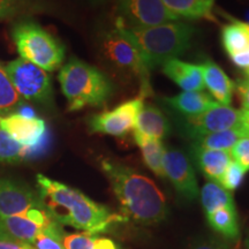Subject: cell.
I'll return each mask as SVG.
<instances>
[{"label":"cell","instance_id":"4316f807","mask_svg":"<svg viewBox=\"0 0 249 249\" xmlns=\"http://www.w3.org/2000/svg\"><path fill=\"white\" fill-rule=\"evenodd\" d=\"M23 104V99L15 90L5 66L0 64V114L12 113Z\"/></svg>","mask_w":249,"mask_h":249},{"label":"cell","instance_id":"3957f363","mask_svg":"<svg viewBox=\"0 0 249 249\" xmlns=\"http://www.w3.org/2000/svg\"><path fill=\"white\" fill-rule=\"evenodd\" d=\"M118 30L138 49L149 70L161 66L165 61L185 53L191 48L196 33L194 26L182 21L138 29Z\"/></svg>","mask_w":249,"mask_h":249},{"label":"cell","instance_id":"ac0fdd59","mask_svg":"<svg viewBox=\"0 0 249 249\" xmlns=\"http://www.w3.org/2000/svg\"><path fill=\"white\" fill-rule=\"evenodd\" d=\"M135 130L161 141L171 133V124L160 108L152 104H143L136 119Z\"/></svg>","mask_w":249,"mask_h":249},{"label":"cell","instance_id":"d6a6232c","mask_svg":"<svg viewBox=\"0 0 249 249\" xmlns=\"http://www.w3.org/2000/svg\"><path fill=\"white\" fill-rule=\"evenodd\" d=\"M234 90L240 99L242 108L245 111H249V79L236 81L234 83Z\"/></svg>","mask_w":249,"mask_h":249},{"label":"cell","instance_id":"30bf717a","mask_svg":"<svg viewBox=\"0 0 249 249\" xmlns=\"http://www.w3.org/2000/svg\"><path fill=\"white\" fill-rule=\"evenodd\" d=\"M144 99L138 96L136 98L118 105L113 110L92 114L88 120V127L91 133L105 135L121 136L135 130L136 119Z\"/></svg>","mask_w":249,"mask_h":249},{"label":"cell","instance_id":"1f68e13d","mask_svg":"<svg viewBox=\"0 0 249 249\" xmlns=\"http://www.w3.org/2000/svg\"><path fill=\"white\" fill-rule=\"evenodd\" d=\"M232 160L238 163L245 171H249V138H241L230 150Z\"/></svg>","mask_w":249,"mask_h":249},{"label":"cell","instance_id":"74e56055","mask_svg":"<svg viewBox=\"0 0 249 249\" xmlns=\"http://www.w3.org/2000/svg\"><path fill=\"white\" fill-rule=\"evenodd\" d=\"M0 242H18L6 232V230L1 224V219H0Z\"/></svg>","mask_w":249,"mask_h":249},{"label":"cell","instance_id":"ba28073f","mask_svg":"<svg viewBox=\"0 0 249 249\" xmlns=\"http://www.w3.org/2000/svg\"><path fill=\"white\" fill-rule=\"evenodd\" d=\"M117 29H138L179 20L165 7L163 0H118Z\"/></svg>","mask_w":249,"mask_h":249},{"label":"cell","instance_id":"4dcf8cb0","mask_svg":"<svg viewBox=\"0 0 249 249\" xmlns=\"http://www.w3.org/2000/svg\"><path fill=\"white\" fill-rule=\"evenodd\" d=\"M246 172L247 171H245L240 165L232 160L223 174L222 180H220V186H223L229 192L235 191L244 180Z\"/></svg>","mask_w":249,"mask_h":249},{"label":"cell","instance_id":"9c48e42d","mask_svg":"<svg viewBox=\"0 0 249 249\" xmlns=\"http://www.w3.org/2000/svg\"><path fill=\"white\" fill-rule=\"evenodd\" d=\"M240 118L241 111L235 110L230 105L218 104L217 107L196 116H176V124L182 135L194 141L208 134L238 128Z\"/></svg>","mask_w":249,"mask_h":249},{"label":"cell","instance_id":"9a60e30c","mask_svg":"<svg viewBox=\"0 0 249 249\" xmlns=\"http://www.w3.org/2000/svg\"><path fill=\"white\" fill-rule=\"evenodd\" d=\"M191 155L193 160L210 181L219 183L227 166L232 161L230 151L211 150V149L201 148L198 145H191Z\"/></svg>","mask_w":249,"mask_h":249},{"label":"cell","instance_id":"7c38bea8","mask_svg":"<svg viewBox=\"0 0 249 249\" xmlns=\"http://www.w3.org/2000/svg\"><path fill=\"white\" fill-rule=\"evenodd\" d=\"M163 167L165 177L174 189L186 201H195L200 195L195 170L188 157L180 149L167 147L164 149Z\"/></svg>","mask_w":249,"mask_h":249},{"label":"cell","instance_id":"8992f818","mask_svg":"<svg viewBox=\"0 0 249 249\" xmlns=\"http://www.w3.org/2000/svg\"><path fill=\"white\" fill-rule=\"evenodd\" d=\"M12 38L20 58L53 71L61 66L65 48L53 35L31 20L18 21L12 28Z\"/></svg>","mask_w":249,"mask_h":249},{"label":"cell","instance_id":"277c9868","mask_svg":"<svg viewBox=\"0 0 249 249\" xmlns=\"http://www.w3.org/2000/svg\"><path fill=\"white\" fill-rule=\"evenodd\" d=\"M58 79L68 111L71 112L87 107H103L114 90L107 74L77 58H71L60 68Z\"/></svg>","mask_w":249,"mask_h":249},{"label":"cell","instance_id":"5b68a950","mask_svg":"<svg viewBox=\"0 0 249 249\" xmlns=\"http://www.w3.org/2000/svg\"><path fill=\"white\" fill-rule=\"evenodd\" d=\"M98 48L103 60L112 71L124 80H134L140 86V97L144 99L152 95L150 70L128 39L112 29L102 33L98 38Z\"/></svg>","mask_w":249,"mask_h":249},{"label":"cell","instance_id":"836d02e7","mask_svg":"<svg viewBox=\"0 0 249 249\" xmlns=\"http://www.w3.org/2000/svg\"><path fill=\"white\" fill-rule=\"evenodd\" d=\"M192 249H230V247L222 239L208 238L196 242Z\"/></svg>","mask_w":249,"mask_h":249},{"label":"cell","instance_id":"484cf974","mask_svg":"<svg viewBox=\"0 0 249 249\" xmlns=\"http://www.w3.org/2000/svg\"><path fill=\"white\" fill-rule=\"evenodd\" d=\"M62 244L65 249H121L111 239L99 238L88 233L65 234Z\"/></svg>","mask_w":249,"mask_h":249},{"label":"cell","instance_id":"f35d334b","mask_svg":"<svg viewBox=\"0 0 249 249\" xmlns=\"http://www.w3.org/2000/svg\"><path fill=\"white\" fill-rule=\"evenodd\" d=\"M88 1H89L91 5L97 6V5H102V4H107V2L111 1V0H88Z\"/></svg>","mask_w":249,"mask_h":249},{"label":"cell","instance_id":"e575fe53","mask_svg":"<svg viewBox=\"0 0 249 249\" xmlns=\"http://www.w3.org/2000/svg\"><path fill=\"white\" fill-rule=\"evenodd\" d=\"M230 58H231V60L233 61V64H234L235 66L245 68V70L249 67V50L240 52V53L233 54Z\"/></svg>","mask_w":249,"mask_h":249},{"label":"cell","instance_id":"52a82bcc","mask_svg":"<svg viewBox=\"0 0 249 249\" xmlns=\"http://www.w3.org/2000/svg\"><path fill=\"white\" fill-rule=\"evenodd\" d=\"M5 70L21 98L36 104H52L53 89L48 71L22 58L8 62Z\"/></svg>","mask_w":249,"mask_h":249},{"label":"cell","instance_id":"2e32d148","mask_svg":"<svg viewBox=\"0 0 249 249\" xmlns=\"http://www.w3.org/2000/svg\"><path fill=\"white\" fill-rule=\"evenodd\" d=\"M203 82L213 98L218 104L230 105L232 102L234 83L226 75L225 71L214 62L208 60L201 65Z\"/></svg>","mask_w":249,"mask_h":249},{"label":"cell","instance_id":"d4e9b609","mask_svg":"<svg viewBox=\"0 0 249 249\" xmlns=\"http://www.w3.org/2000/svg\"><path fill=\"white\" fill-rule=\"evenodd\" d=\"M241 138H244V136H242L240 130L238 128H232L208 134V135L194 140L193 144L198 145L201 148L211 149V150L230 151Z\"/></svg>","mask_w":249,"mask_h":249},{"label":"cell","instance_id":"ab89813d","mask_svg":"<svg viewBox=\"0 0 249 249\" xmlns=\"http://www.w3.org/2000/svg\"><path fill=\"white\" fill-rule=\"evenodd\" d=\"M246 249H249V236L247 238V240H246Z\"/></svg>","mask_w":249,"mask_h":249},{"label":"cell","instance_id":"cb8c5ba5","mask_svg":"<svg viewBox=\"0 0 249 249\" xmlns=\"http://www.w3.org/2000/svg\"><path fill=\"white\" fill-rule=\"evenodd\" d=\"M0 219L6 232L18 242H26L31 245L34 239L43 230L23 216H9Z\"/></svg>","mask_w":249,"mask_h":249},{"label":"cell","instance_id":"f1b7e54d","mask_svg":"<svg viewBox=\"0 0 249 249\" xmlns=\"http://www.w3.org/2000/svg\"><path fill=\"white\" fill-rule=\"evenodd\" d=\"M65 232L61 224L53 219L34 239L31 246L35 249H65L62 244Z\"/></svg>","mask_w":249,"mask_h":249},{"label":"cell","instance_id":"4fadbf2b","mask_svg":"<svg viewBox=\"0 0 249 249\" xmlns=\"http://www.w3.org/2000/svg\"><path fill=\"white\" fill-rule=\"evenodd\" d=\"M39 195L27 186L0 177V218L22 216L33 208H43Z\"/></svg>","mask_w":249,"mask_h":249},{"label":"cell","instance_id":"8d00e7d4","mask_svg":"<svg viewBox=\"0 0 249 249\" xmlns=\"http://www.w3.org/2000/svg\"><path fill=\"white\" fill-rule=\"evenodd\" d=\"M0 249H35L26 242H0Z\"/></svg>","mask_w":249,"mask_h":249},{"label":"cell","instance_id":"7a4b0ae2","mask_svg":"<svg viewBox=\"0 0 249 249\" xmlns=\"http://www.w3.org/2000/svg\"><path fill=\"white\" fill-rule=\"evenodd\" d=\"M101 166L127 219L132 218L142 225H154L164 219L166 201L152 180L117 160H103Z\"/></svg>","mask_w":249,"mask_h":249},{"label":"cell","instance_id":"44dd1931","mask_svg":"<svg viewBox=\"0 0 249 249\" xmlns=\"http://www.w3.org/2000/svg\"><path fill=\"white\" fill-rule=\"evenodd\" d=\"M209 225L214 231L230 241H236L240 236L238 214L235 208H220L207 214Z\"/></svg>","mask_w":249,"mask_h":249},{"label":"cell","instance_id":"60d3db41","mask_svg":"<svg viewBox=\"0 0 249 249\" xmlns=\"http://www.w3.org/2000/svg\"><path fill=\"white\" fill-rule=\"evenodd\" d=\"M245 71H246V74H247V76H248V79H249V67L246 68Z\"/></svg>","mask_w":249,"mask_h":249},{"label":"cell","instance_id":"6da1fadb","mask_svg":"<svg viewBox=\"0 0 249 249\" xmlns=\"http://www.w3.org/2000/svg\"><path fill=\"white\" fill-rule=\"evenodd\" d=\"M38 195L50 216L59 224L82 230L88 234L107 231L113 224L127 220L124 214L111 213L105 205L92 201L75 188L37 174Z\"/></svg>","mask_w":249,"mask_h":249},{"label":"cell","instance_id":"d6986e66","mask_svg":"<svg viewBox=\"0 0 249 249\" xmlns=\"http://www.w3.org/2000/svg\"><path fill=\"white\" fill-rule=\"evenodd\" d=\"M166 7L179 20H205L214 21L213 7L216 0H163Z\"/></svg>","mask_w":249,"mask_h":249},{"label":"cell","instance_id":"8fae6325","mask_svg":"<svg viewBox=\"0 0 249 249\" xmlns=\"http://www.w3.org/2000/svg\"><path fill=\"white\" fill-rule=\"evenodd\" d=\"M0 128L18 144L29 149L33 157L39 155L46 147L45 121L37 117H26L20 113H8L0 117Z\"/></svg>","mask_w":249,"mask_h":249},{"label":"cell","instance_id":"83f0119b","mask_svg":"<svg viewBox=\"0 0 249 249\" xmlns=\"http://www.w3.org/2000/svg\"><path fill=\"white\" fill-rule=\"evenodd\" d=\"M31 157H33V154L29 149L18 144L4 129L0 128V161L1 163H21Z\"/></svg>","mask_w":249,"mask_h":249},{"label":"cell","instance_id":"e0dca14e","mask_svg":"<svg viewBox=\"0 0 249 249\" xmlns=\"http://www.w3.org/2000/svg\"><path fill=\"white\" fill-rule=\"evenodd\" d=\"M164 102L177 112V116L182 117L201 114L218 105L211 96L202 91H183L172 97H165Z\"/></svg>","mask_w":249,"mask_h":249},{"label":"cell","instance_id":"f546056e","mask_svg":"<svg viewBox=\"0 0 249 249\" xmlns=\"http://www.w3.org/2000/svg\"><path fill=\"white\" fill-rule=\"evenodd\" d=\"M34 6V0H0V21L18 17Z\"/></svg>","mask_w":249,"mask_h":249},{"label":"cell","instance_id":"ffe728a7","mask_svg":"<svg viewBox=\"0 0 249 249\" xmlns=\"http://www.w3.org/2000/svg\"><path fill=\"white\" fill-rule=\"evenodd\" d=\"M134 140L142 152L143 160L157 177L165 178L163 167V156L165 147L160 140L149 138L147 135L134 130Z\"/></svg>","mask_w":249,"mask_h":249},{"label":"cell","instance_id":"5bb4252c","mask_svg":"<svg viewBox=\"0 0 249 249\" xmlns=\"http://www.w3.org/2000/svg\"><path fill=\"white\" fill-rule=\"evenodd\" d=\"M161 71L183 91H202L204 88L201 65L173 58L161 65Z\"/></svg>","mask_w":249,"mask_h":249},{"label":"cell","instance_id":"7402d4cb","mask_svg":"<svg viewBox=\"0 0 249 249\" xmlns=\"http://www.w3.org/2000/svg\"><path fill=\"white\" fill-rule=\"evenodd\" d=\"M222 43L227 54H233L249 50V23L233 20L222 29Z\"/></svg>","mask_w":249,"mask_h":249},{"label":"cell","instance_id":"603a6c76","mask_svg":"<svg viewBox=\"0 0 249 249\" xmlns=\"http://www.w3.org/2000/svg\"><path fill=\"white\" fill-rule=\"evenodd\" d=\"M201 203L205 213H210L220 208H235L233 196L219 183L209 181L202 187Z\"/></svg>","mask_w":249,"mask_h":249},{"label":"cell","instance_id":"d590c367","mask_svg":"<svg viewBox=\"0 0 249 249\" xmlns=\"http://www.w3.org/2000/svg\"><path fill=\"white\" fill-rule=\"evenodd\" d=\"M238 129L240 130L244 138H249V111L241 110L240 124H239Z\"/></svg>","mask_w":249,"mask_h":249}]
</instances>
